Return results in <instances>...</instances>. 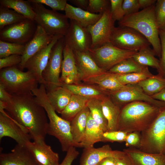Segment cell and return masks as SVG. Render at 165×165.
<instances>
[{"label":"cell","instance_id":"17","mask_svg":"<svg viewBox=\"0 0 165 165\" xmlns=\"http://www.w3.org/2000/svg\"><path fill=\"white\" fill-rule=\"evenodd\" d=\"M61 73V84L72 85L81 83L82 79L76 63L73 51L66 45L63 50Z\"/></svg>","mask_w":165,"mask_h":165},{"label":"cell","instance_id":"32","mask_svg":"<svg viewBox=\"0 0 165 165\" xmlns=\"http://www.w3.org/2000/svg\"><path fill=\"white\" fill-rule=\"evenodd\" d=\"M156 53L149 46H148L138 51L132 57L140 64L155 68L158 72L160 68V61L156 57Z\"/></svg>","mask_w":165,"mask_h":165},{"label":"cell","instance_id":"53","mask_svg":"<svg viewBox=\"0 0 165 165\" xmlns=\"http://www.w3.org/2000/svg\"><path fill=\"white\" fill-rule=\"evenodd\" d=\"M96 165H115V157L112 156L106 157Z\"/></svg>","mask_w":165,"mask_h":165},{"label":"cell","instance_id":"38","mask_svg":"<svg viewBox=\"0 0 165 165\" xmlns=\"http://www.w3.org/2000/svg\"><path fill=\"white\" fill-rule=\"evenodd\" d=\"M115 74L118 80L123 85L137 84L153 75L149 71L148 68L140 72Z\"/></svg>","mask_w":165,"mask_h":165},{"label":"cell","instance_id":"14","mask_svg":"<svg viewBox=\"0 0 165 165\" xmlns=\"http://www.w3.org/2000/svg\"><path fill=\"white\" fill-rule=\"evenodd\" d=\"M115 21L112 17L110 8L102 14L95 24L87 28L92 38L90 48H97L109 42L112 32L115 27Z\"/></svg>","mask_w":165,"mask_h":165},{"label":"cell","instance_id":"34","mask_svg":"<svg viewBox=\"0 0 165 165\" xmlns=\"http://www.w3.org/2000/svg\"><path fill=\"white\" fill-rule=\"evenodd\" d=\"M150 96L165 88V78L160 74L153 75L137 83Z\"/></svg>","mask_w":165,"mask_h":165},{"label":"cell","instance_id":"20","mask_svg":"<svg viewBox=\"0 0 165 165\" xmlns=\"http://www.w3.org/2000/svg\"><path fill=\"white\" fill-rule=\"evenodd\" d=\"M0 165H38L25 146L17 144L8 153L0 154Z\"/></svg>","mask_w":165,"mask_h":165},{"label":"cell","instance_id":"40","mask_svg":"<svg viewBox=\"0 0 165 165\" xmlns=\"http://www.w3.org/2000/svg\"><path fill=\"white\" fill-rule=\"evenodd\" d=\"M155 13L159 30H165V0L156 1L155 6Z\"/></svg>","mask_w":165,"mask_h":165},{"label":"cell","instance_id":"44","mask_svg":"<svg viewBox=\"0 0 165 165\" xmlns=\"http://www.w3.org/2000/svg\"><path fill=\"white\" fill-rule=\"evenodd\" d=\"M29 2L44 4L51 7L52 10L64 11L67 0H28Z\"/></svg>","mask_w":165,"mask_h":165},{"label":"cell","instance_id":"7","mask_svg":"<svg viewBox=\"0 0 165 165\" xmlns=\"http://www.w3.org/2000/svg\"><path fill=\"white\" fill-rule=\"evenodd\" d=\"M35 14L34 20L48 34L64 36L70 26L65 14L46 8L43 4L30 2Z\"/></svg>","mask_w":165,"mask_h":165},{"label":"cell","instance_id":"13","mask_svg":"<svg viewBox=\"0 0 165 165\" xmlns=\"http://www.w3.org/2000/svg\"><path fill=\"white\" fill-rule=\"evenodd\" d=\"M70 26L64 36L65 45L73 51H88L91 48L92 41L87 28L73 20H70Z\"/></svg>","mask_w":165,"mask_h":165},{"label":"cell","instance_id":"29","mask_svg":"<svg viewBox=\"0 0 165 165\" xmlns=\"http://www.w3.org/2000/svg\"><path fill=\"white\" fill-rule=\"evenodd\" d=\"M90 113L86 106L70 121L72 138L77 147L80 148V144L84 135Z\"/></svg>","mask_w":165,"mask_h":165},{"label":"cell","instance_id":"52","mask_svg":"<svg viewBox=\"0 0 165 165\" xmlns=\"http://www.w3.org/2000/svg\"><path fill=\"white\" fill-rule=\"evenodd\" d=\"M70 2L77 6V7L84 10H87L89 0H70Z\"/></svg>","mask_w":165,"mask_h":165},{"label":"cell","instance_id":"51","mask_svg":"<svg viewBox=\"0 0 165 165\" xmlns=\"http://www.w3.org/2000/svg\"><path fill=\"white\" fill-rule=\"evenodd\" d=\"M12 95L8 92L3 86L0 84V101L9 102L11 99Z\"/></svg>","mask_w":165,"mask_h":165},{"label":"cell","instance_id":"9","mask_svg":"<svg viewBox=\"0 0 165 165\" xmlns=\"http://www.w3.org/2000/svg\"><path fill=\"white\" fill-rule=\"evenodd\" d=\"M109 42L119 49L138 51L151 45L148 40L136 30L127 27H115Z\"/></svg>","mask_w":165,"mask_h":165},{"label":"cell","instance_id":"48","mask_svg":"<svg viewBox=\"0 0 165 165\" xmlns=\"http://www.w3.org/2000/svg\"><path fill=\"white\" fill-rule=\"evenodd\" d=\"M141 141V132L135 131L128 133L125 141V145L127 147L138 148Z\"/></svg>","mask_w":165,"mask_h":165},{"label":"cell","instance_id":"21","mask_svg":"<svg viewBox=\"0 0 165 165\" xmlns=\"http://www.w3.org/2000/svg\"><path fill=\"white\" fill-rule=\"evenodd\" d=\"M46 88L49 102L55 111L61 114L68 104L73 94L62 86L46 87Z\"/></svg>","mask_w":165,"mask_h":165},{"label":"cell","instance_id":"28","mask_svg":"<svg viewBox=\"0 0 165 165\" xmlns=\"http://www.w3.org/2000/svg\"><path fill=\"white\" fill-rule=\"evenodd\" d=\"M104 132L100 125L93 118L90 113L84 135L80 144V148L94 147L95 143L101 142Z\"/></svg>","mask_w":165,"mask_h":165},{"label":"cell","instance_id":"45","mask_svg":"<svg viewBox=\"0 0 165 165\" xmlns=\"http://www.w3.org/2000/svg\"><path fill=\"white\" fill-rule=\"evenodd\" d=\"M22 56L14 54L0 58V69L17 66L21 63Z\"/></svg>","mask_w":165,"mask_h":165},{"label":"cell","instance_id":"27","mask_svg":"<svg viewBox=\"0 0 165 165\" xmlns=\"http://www.w3.org/2000/svg\"><path fill=\"white\" fill-rule=\"evenodd\" d=\"M69 90L73 94L79 95L89 99H103L109 96V94L98 86L90 84H79L67 85L61 84Z\"/></svg>","mask_w":165,"mask_h":165},{"label":"cell","instance_id":"5","mask_svg":"<svg viewBox=\"0 0 165 165\" xmlns=\"http://www.w3.org/2000/svg\"><path fill=\"white\" fill-rule=\"evenodd\" d=\"M38 83L31 73L21 70L17 66L0 70V84L11 95L32 92L38 87Z\"/></svg>","mask_w":165,"mask_h":165},{"label":"cell","instance_id":"33","mask_svg":"<svg viewBox=\"0 0 165 165\" xmlns=\"http://www.w3.org/2000/svg\"><path fill=\"white\" fill-rule=\"evenodd\" d=\"M0 6L13 9L27 18L34 20L35 14L27 0H0Z\"/></svg>","mask_w":165,"mask_h":165},{"label":"cell","instance_id":"4","mask_svg":"<svg viewBox=\"0 0 165 165\" xmlns=\"http://www.w3.org/2000/svg\"><path fill=\"white\" fill-rule=\"evenodd\" d=\"M155 6L154 4L137 13L125 16L119 21L118 24L119 26L132 28L143 35L160 59L161 45L155 18Z\"/></svg>","mask_w":165,"mask_h":165},{"label":"cell","instance_id":"2","mask_svg":"<svg viewBox=\"0 0 165 165\" xmlns=\"http://www.w3.org/2000/svg\"><path fill=\"white\" fill-rule=\"evenodd\" d=\"M161 108L142 101L125 105L120 108L118 130L127 133L142 132L152 123Z\"/></svg>","mask_w":165,"mask_h":165},{"label":"cell","instance_id":"24","mask_svg":"<svg viewBox=\"0 0 165 165\" xmlns=\"http://www.w3.org/2000/svg\"><path fill=\"white\" fill-rule=\"evenodd\" d=\"M118 151L113 150L109 145L98 148L94 147L84 148L80 158L79 165H96L106 157H115Z\"/></svg>","mask_w":165,"mask_h":165},{"label":"cell","instance_id":"12","mask_svg":"<svg viewBox=\"0 0 165 165\" xmlns=\"http://www.w3.org/2000/svg\"><path fill=\"white\" fill-rule=\"evenodd\" d=\"M64 36L60 38L53 46L42 77L46 83V86H60V73L65 46Z\"/></svg>","mask_w":165,"mask_h":165},{"label":"cell","instance_id":"35","mask_svg":"<svg viewBox=\"0 0 165 165\" xmlns=\"http://www.w3.org/2000/svg\"><path fill=\"white\" fill-rule=\"evenodd\" d=\"M148 68V67L140 64L131 57L121 61L107 72L114 74H125L142 72Z\"/></svg>","mask_w":165,"mask_h":165},{"label":"cell","instance_id":"42","mask_svg":"<svg viewBox=\"0 0 165 165\" xmlns=\"http://www.w3.org/2000/svg\"><path fill=\"white\" fill-rule=\"evenodd\" d=\"M128 133L120 130L107 131L102 135L101 142H125Z\"/></svg>","mask_w":165,"mask_h":165},{"label":"cell","instance_id":"39","mask_svg":"<svg viewBox=\"0 0 165 165\" xmlns=\"http://www.w3.org/2000/svg\"><path fill=\"white\" fill-rule=\"evenodd\" d=\"M25 45L0 40V58L14 54L22 56Z\"/></svg>","mask_w":165,"mask_h":165},{"label":"cell","instance_id":"18","mask_svg":"<svg viewBox=\"0 0 165 165\" xmlns=\"http://www.w3.org/2000/svg\"><path fill=\"white\" fill-rule=\"evenodd\" d=\"M53 36L47 34L40 26L37 25V29L33 37L25 45L24 51L22 56L21 61L17 66L18 68L23 71L28 60L48 45L53 39Z\"/></svg>","mask_w":165,"mask_h":165},{"label":"cell","instance_id":"55","mask_svg":"<svg viewBox=\"0 0 165 165\" xmlns=\"http://www.w3.org/2000/svg\"><path fill=\"white\" fill-rule=\"evenodd\" d=\"M151 97L154 99L165 102V88Z\"/></svg>","mask_w":165,"mask_h":165},{"label":"cell","instance_id":"6","mask_svg":"<svg viewBox=\"0 0 165 165\" xmlns=\"http://www.w3.org/2000/svg\"><path fill=\"white\" fill-rule=\"evenodd\" d=\"M138 148L147 153L165 154V106L146 130L141 132Z\"/></svg>","mask_w":165,"mask_h":165},{"label":"cell","instance_id":"3","mask_svg":"<svg viewBox=\"0 0 165 165\" xmlns=\"http://www.w3.org/2000/svg\"><path fill=\"white\" fill-rule=\"evenodd\" d=\"M32 93L36 101L45 109L49 122L47 133L57 138L60 142L63 152H67L71 147H77L73 141L70 121L59 116L48 101L45 86L41 84L33 90Z\"/></svg>","mask_w":165,"mask_h":165},{"label":"cell","instance_id":"47","mask_svg":"<svg viewBox=\"0 0 165 165\" xmlns=\"http://www.w3.org/2000/svg\"><path fill=\"white\" fill-rule=\"evenodd\" d=\"M122 7L124 16L137 13L140 8L138 0H124Z\"/></svg>","mask_w":165,"mask_h":165},{"label":"cell","instance_id":"30","mask_svg":"<svg viewBox=\"0 0 165 165\" xmlns=\"http://www.w3.org/2000/svg\"><path fill=\"white\" fill-rule=\"evenodd\" d=\"M102 105L104 116L108 122V131L118 130L120 108L112 101L109 96L103 98Z\"/></svg>","mask_w":165,"mask_h":165},{"label":"cell","instance_id":"37","mask_svg":"<svg viewBox=\"0 0 165 165\" xmlns=\"http://www.w3.org/2000/svg\"><path fill=\"white\" fill-rule=\"evenodd\" d=\"M26 18L23 15L13 10L0 6V30Z\"/></svg>","mask_w":165,"mask_h":165},{"label":"cell","instance_id":"25","mask_svg":"<svg viewBox=\"0 0 165 165\" xmlns=\"http://www.w3.org/2000/svg\"><path fill=\"white\" fill-rule=\"evenodd\" d=\"M123 151L129 156L134 165H165V154L147 153L135 147Z\"/></svg>","mask_w":165,"mask_h":165},{"label":"cell","instance_id":"31","mask_svg":"<svg viewBox=\"0 0 165 165\" xmlns=\"http://www.w3.org/2000/svg\"><path fill=\"white\" fill-rule=\"evenodd\" d=\"M89 99L73 94L68 104L61 113V117L63 119L70 122L86 106Z\"/></svg>","mask_w":165,"mask_h":165},{"label":"cell","instance_id":"26","mask_svg":"<svg viewBox=\"0 0 165 165\" xmlns=\"http://www.w3.org/2000/svg\"><path fill=\"white\" fill-rule=\"evenodd\" d=\"M65 15L70 20H73L82 26L87 28L95 24L102 14L91 13L87 10L67 4L64 11Z\"/></svg>","mask_w":165,"mask_h":165},{"label":"cell","instance_id":"43","mask_svg":"<svg viewBox=\"0 0 165 165\" xmlns=\"http://www.w3.org/2000/svg\"><path fill=\"white\" fill-rule=\"evenodd\" d=\"M123 0H110V12L113 20L119 21L124 16L122 4Z\"/></svg>","mask_w":165,"mask_h":165},{"label":"cell","instance_id":"36","mask_svg":"<svg viewBox=\"0 0 165 165\" xmlns=\"http://www.w3.org/2000/svg\"><path fill=\"white\" fill-rule=\"evenodd\" d=\"M102 99L98 98L89 99L86 106L94 120L101 126L104 131H108V122L103 112L102 105Z\"/></svg>","mask_w":165,"mask_h":165},{"label":"cell","instance_id":"8","mask_svg":"<svg viewBox=\"0 0 165 165\" xmlns=\"http://www.w3.org/2000/svg\"><path fill=\"white\" fill-rule=\"evenodd\" d=\"M138 51L121 49L110 42L88 50L99 67L106 72L121 61L132 57Z\"/></svg>","mask_w":165,"mask_h":165},{"label":"cell","instance_id":"46","mask_svg":"<svg viewBox=\"0 0 165 165\" xmlns=\"http://www.w3.org/2000/svg\"><path fill=\"white\" fill-rule=\"evenodd\" d=\"M160 39L161 53L160 58V68L158 72L159 74L165 77V30H159Z\"/></svg>","mask_w":165,"mask_h":165},{"label":"cell","instance_id":"23","mask_svg":"<svg viewBox=\"0 0 165 165\" xmlns=\"http://www.w3.org/2000/svg\"><path fill=\"white\" fill-rule=\"evenodd\" d=\"M82 81L85 83L97 85L109 94L124 86L118 80L115 74L107 72L84 78Z\"/></svg>","mask_w":165,"mask_h":165},{"label":"cell","instance_id":"11","mask_svg":"<svg viewBox=\"0 0 165 165\" xmlns=\"http://www.w3.org/2000/svg\"><path fill=\"white\" fill-rule=\"evenodd\" d=\"M109 97L120 108L127 104L136 101L148 102L160 108L165 106V102L154 99L148 95L137 84L124 85L118 90L110 94Z\"/></svg>","mask_w":165,"mask_h":165},{"label":"cell","instance_id":"10","mask_svg":"<svg viewBox=\"0 0 165 165\" xmlns=\"http://www.w3.org/2000/svg\"><path fill=\"white\" fill-rule=\"evenodd\" d=\"M37 27L35 20L26 18L0 30V40L26 45L33 37Z\"/></svg>","mask_w":165,"mask_h":165},{"label":"cell","instance_id":"41","mask_svg":"<svg viewBox=\"0 0 165 165\" xmlns=\"http://www.w3.org/2000/svg\"><path fill=\"white\" fill-rule=\"evenodd\" d=\"M109 0H89L86 10L93 13L103 14L110 8Z\"/></svg>","mask_w":165,"mask_h":165},{"label":"cell","instance_id":"54","mask_svg":"<svg viewBox=\"0 0 165 165\" xmlns=\"http://www.w3.org/2000/svg\"><path fill=\"white\" fill-rule=\"evenodd\" d=\"M140 8L143 9L148 7L155 4L156 0H138Z\"/></svg>","mask_w":165,"mask_h":165},{"label":"cell","instance_id":"19","mask_svg":"<svg viewBox=\"0 0 165 165\" xmlns=\"http://www.w3.org/2000/svg\"><path fill=\"white\" fill-rule=\"evenodd\" d=\"M25 146L38 165H59L58 154L54 152L45 141H30Z\"/></svg>","mask_w":165,"mask_h":165},{"label":"cell","instance_id":"49","mask_svg":"<svg viewBox=\"0 0 165 165\" xmlns=\"http://www.w3.org/2000/svg\"><path fill=\"white\" fill-rule=\"evenodd\" d=\"M114 157L115 165H134L129 156L123 151L118 150Z\"/></svg>","mask_w":165,"mask_h":165},{"label":"cell","instance_id":"16","mask_svg":"<svg viewBox=\"0 0 165 165\" xmlns=\"http://www.w3.org/2000/svg\"><path fill=\"white\" fill-rule=\"evenodd\" d=\"M0 112V140L3 137H9L15 140L17 144L25 146L32 139L28 131L5 110Z\"/></svg>","mask_w":165,"mask_h":165},{"label":"cell","instance_id":"1","mask_svg":"<svg viewBox=\"0 0 165 165\" xmlns=\"http://www.w3.org/2000/svg\"><path fill=\"white\" fill-rule=\"evenodd\" d=\"M12 95L11 100L5 102V110L27 130L34 141H45L48 122L44 108L37 103L32 92Z\"/></svg>","mask_w":165,"mask_h":165},{"label":"cell","instance_id":"22","mask_svg":"<svg viewBox=\"0 0 165 165\" xmlns=\"http://www.w3.org/2000/svg\"><path fill=\"white\" fill-rule=\"evenodd\" d=\"M73 52L76 63L82 80L106 72L99 67L88 51Z\"/></svg>","mask_w":165,"mask_h":165},{"label":"cell","instance_id":"56","mask_svg":"<svg viewBox=\"0 0 165 165\" xmlns=\"http://www.w3.org/2000/svg\"></svg>","mask_w":165,"mask_h":165},{"label":"cell","instance_id":"50","mask_svg":"<svg viewBox=\"0 0 165 165\" xmlns=\"http://www.w3.org/2000/svg\"><path fill=\"white\" fill-rule=\"evenodd\" d=\"M79 154L75 147H71L67 151L66 154L63 161L59 165H71L73 161Z\"/></svg>","mask_w":165,"mask_h":165},{"label":"cell","instance_id":"15","mask_svg":"<svg viewBox=\"0 0 165 165\" xmlns=\"http://www.w3.org/2000/svg\"><path fill=\"white\" fill-rule=\"evenodd\" d=\"M63 36L61 35L54 36L50 44L31 57L25 64L24 69L26 68L32 74L40 84L46 85L42 77V73L47 66L53 46Z\"/></svg>","mask_w":165,"mask_h":165}]
</instances>
